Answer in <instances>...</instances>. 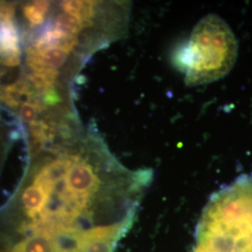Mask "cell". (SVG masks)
Segmentation results:
<instances>
[{
    "label": "cell",
    "instance_id": "obj_6",
    "mask_svg": "<svg viewBox=\"0 0 252 252\" xmlns=\"http://www.w3.org/2000/svg\"><path fill=\"white\" fill-rule=\"evenodd\" d=\"M21 135H24L23 133L20 134V135H16V136H14V137H12V138H16V137H19ZM6 138L7 137H6V135H5L3 126H2V125H0V169H1L2 163H3V161H4V156H5L6 153H8V147L10 146L11 140H12V138H10L9 140H6Z\"/></svg>",
    "mask_w": 252,
    "mask_h": 252
},
{
    "label": "cell",
    "instance_id": "obj_2",
    "mask_svg": "<svg viewBox=\"0 0 252 252\" xmlns=\"http://www.w3.org/2000/svg\"><path fill=\"white\" fill-rule=\"evenodd\" d=\"M191 252H252V173L239 176L210 196Z\"/></svg>",
    "mask_w": 252,
    "mask_h": 252
},
{
    "label": "cell",
    "instance_id": "obj_3",
    "mask_svg": "<svg viewBox=\"0 0 252 252\" xmlns=\"http://www.w3.org/2000/svg\"><path fill=\"white\" fill-rule=\"evenodd\" d=\"M238 43L233 30L216 14L203 17L188 40L174 54L188 86L205 85L224 78L237 59Z\"/></svg>",
    "mask_w": 252,
    "mask_h": 252
},
{
    "label": "cell",
    "instance_id": "obj_5",
    "mask_svg": "<svg viewBox=\"0 0 252 252\" xmlns=\"http://www.w3.org/2000/svg\"><path fill=\"white\" fill-rule=\"evenodd\" d=\"M52 3L49 1H33L23 7V15L30 28L40 27L49 18Z\"/></svg>",
    "mask_w": 252,
    "mask_h": 252
},
{
    "label": "cell",
    "instance_id": "obj_4",
    "mask_svg": "<svg viewBox=\"0 0 252 252\" xmlns=\"http://www.w3.org/2000/svg\"><path fill=\"white\" fill-rule=\"evenodd\" d=\"M21 61V38L15 7L10 3L0 2V67H16Z\"/></svg>",
    "mask_w": 252,
    "mask_h": 252
},
{
    "label": "cell",
    "instance_id": "obj_1",
    "mask_svg": "<svg viewBox=\"0 0 252 252\" xmlns=\"http://www.w3.org/2000/svg\"><path fill=\"white\" fill-rule=\"evenodd\" d=\"M75 138L70 132L31 154L19 189V234L134 222L153 170H128L94 136Z\"/></svg>",
    "mask_w": 252,
    "mask_h": 252
}]
</instances>
